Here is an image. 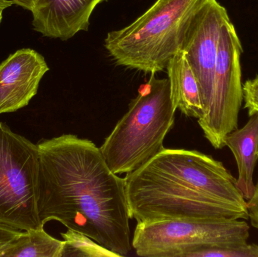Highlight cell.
Listing matches in <instances>:
<instances>
[{
	"instance_id": "6da1fadb",
	"label": "cell",
	"mask_w": 258,
	"mask_h": 257,
	"mask_svg": "<svg viewBox=\"0 0 258 257\" xmlns=\"http://www.w3.org/2000/svg\"><path fill=\"white\" fill-rule=\"evenodd\" d=\"M37 145L42 224L56 220L128 256L133 248L125 178L110 170L92 140L68 134Z\"/></svg>"
},
{
	"instance_id": "7a4b0ae2",
	"label": "cell",
	"mask_w": 258,
	"mask_h": 257,
	"mask_svg": "<svg viewBox=\"0 0 258 257\" xmlns=\"http://www.w3.org/2000/svg\"><path fill=\"white\" fill-rule=\"evenodd\" d=\"M131 219L248 220L247 202L223 163L197 150L164 148L125 178Z\"/></svg>"
},
{
	"instance_id": "3957f363",
	"label": "cell",
	"mask_w": 258,
	"mask_h": 257,
	"mask_svg": "<svg viewBox=\"0 0 258 257\" xmlns=\"http://www.w3.org/2000/svg\"><path fill=\"white\" fill-rule=\"evenodd\" d=\"M175 112L169 80L150 74L100 147L110 170L116 175L132 173L161 152L174 127Z\"/></svg>"
},
{
	"instance_id": "277c9868",
	"label": "cell",
	"mask_w": 258,
	"mask_h": 257,
	"mask_svg": "<svg viewBox=\"0 0 258 257\" xmlns=\"http://www.w3.org/2000/svg\"><path fill=\"white\" fill-rule=\"evenodd\" d=\"M206 0H156L134 22L107 33L104 47L119 66L147 74L166 69L188 24Z\"/></svg>"
},
{
	"instance_id": "5b68a950",
	"label": "cell",
	"mask_w": 258,
	"mask_h": 257,
	"mask_svg": "<svg viewBox=\"0 0 258 257\" xmlns=\"http://www.w3.org/2000/svg\"><path fill=\"white\" fill-rule=\"evenodd\" d=\"M37 144L0 122V224L20 231L45 226L38 211Z\"/></svg>"
},
{
	"instance_id": "8992f818",
	"label": "cell",
	"mask_w": 258,
	"mask_h": 257,
	"mask_svg": "<svg viewBox=\"0 0 258 257\" xmlns=\"http://www.w3.org/2000/svg\"><path fill=\"white\" fill-rule=\"evenodd\" d=\"M249 226L227 219H178L140 222L132 238V248L141 257H187L203 246L247 242Z\"/></svg>"
},
{
	"instance_id": "52a82bcc",
	"label": "cell",
	"mask_w": 258,
	"mask_h": 257,
	"mask_svg": "<svg viewBox=\"0 0 258 257\" xmlns=\"http://www.w3.org/2000/svg\"><path fill=\"white\" fill-rule=\"evenodd\" d=\"M242 44L234 25L229 21L220 36L212 92L198 124L215 149L225 146L227 134L238 129L239 113L243 101L241 54Z\"/></svg>"
},
{
	"instance_id": "ba28073f",
	"label": "cell",
	"mask_w": 258,
	"mask_h": 257,
	"mask_svg": "<svg viewBox=\"0 0 258 257\" xmlns=\"http://www.w3.org/2000/svg\"><path fill=\"white\" fill-rule=\"evenodd\" d=\"M229 21L224 6L217 0H206L191 18L182 38L180 48L184 51L198 81L203 113L210 99L220 36Z\"/></svg>"
},
{
	"instance_id": "9c48e42d",
	"label": "cell",
	"mask_w": 258,
	"mask_h": 257,
	"mask_svg": "<svg viewBox=\"0 0 258 257\" xmlns=\"http://www.w3.org/2000/svg\"><path fill=\"white\" fill-rule=\"evenodd\" d=\"M48 70L43 56L31 48L9 55L0 64V115L27 107Z\"/></svg>"
},
{
	"instance_id": "30bf717a",
	"label": "cell",
	"mask_w": 258,
	"mask_h": 257,
	"mask_svg": "<svg viewBox=\"0 0 258 257\" xmlns=\"http://www.w3.org/2000/svg\"><path fill=\"white\" fill-rule=\"evenodd\" d=\"M106 0H36L31 11L33 29L43 36L68 40L87 31L91 15Z\"/></svg>"
},
{
	"instance_id": "8fae6325",
	"label": "cell",
	"mask_w": 258,
	"mask_h": 257,
	"mask_svg": "<svg viewBox=\"0 0 258 257\" xmlns=\"http://www.w3.org/2000/svg\"><path fill=\"white\" fill-rule=\"evenodd\" d=\"M224 145L232 151L237 163V188L248 200L255 189L253 176L258 158V114L250 116L243 128L227 134Z\"/></svg>"
},
{
	"instance_id": "7c38bea8",
	"label": "cell",
	"mask_w": 258,
	"mask_h": 257,
	"mask_svg": "<svg viewBox=\"0 0 258 257\" xmlns=\"http://www.w3.org/2000/svg\"><path fill=\"white\" fill-rule=\"evenodd\" d=\"M166 69L174 110L188 117L201 119L203 105L200 87L183 50L180 48L171 57Z\"/></svg>"
},
{
	"instance_id": "4fadbf2b",
	"label": "cell",
	"mask_w": 258,
	"mask_h": 257,
	"mask_svg": "<svg viewBox=\"0 0 258 257\" xmlns=\"http://www.w3.org/2000/svg\"><path fill=\"white\" fill-rule=\"evenodd\" d=\"M44 226L23 231L3 257H61L64 241L51 236Z\"/></svg>"
},
{
	"instance_id": "5bb4252c",
	"label": "cell",
	"mask_w": 258,
	"mask_h": 257,
	"mask_svg": "<svg viewBox=\"0 0 258 257\" xmlns=\"http://www.w3.org/2000/svg\"><path fill=\"white\" fill-rule=\"evenodd\" d=\"M60 235L64 241L61 257H121L81 232L68 229Z\"/></svg>"
},
{
	"instance_id": "9a60e30c",
	"label": "cell",
	"mask_w": 258,
	"mask_h": 257,
	"mask_svg": "<svg viewBox=\"0 0 258 257\" xmlns=\"http://www.w3.org/2000/svg\"><path fill=\"white\" fill-rule=\"evenodd\" d=\"M187 257H258V245L248 241L210 244L196 249Z\"/></svg>"
},
{
	"instance_id": "2e32d148",
	"label": "cell",
	"mask_w": 258,
	"mask_h": 257,
	"mask_svg": "<svg viewBox=\"0 0 258 257\" xmlns=\"http://www.w3.org/2000/svg\"><path fill=\"white\" fill-rule=\"evenodd\" d=\"M245 107L248 116L258 114V75L254 79L248 80L242 85Z\"/></svg>"
},
{
	"instance_id": "e0dca14e",
	"label": "cell",
	"mask_w": 258,
	"mask_h": 257,
	"mask_svg": "<svg viewBox=\"0 0 258 257\" xmlns=\"http://www.w3.org/2000/svg\"><path fill=\"white\" fill-rule=\"evenodd\" d=\"M22 232L0 224V257L4 256L5 252Z\"/></svg>"
},
{
	"instance_id": "ac0fdd59",
	"label": "cell",
	"mask_w": 258,
	"mask_h": 257,
	"mask_svg": "<svg viewBox=\"0 0 258 257\" xmlns=\"http://www.w3.org/2000/svg\"><path fill=\"white\" fill-rule=\"evenodd\" d=\"M248 219L251 225L258 229V181L255 185L254 194L247 201Z\"/></svg>"
},
{
	"instance_id": "d6986e66",
	"label": "cell",
	"mask_w": 258,
	"mask_h": 257,
	"mask_svg": "<svg viewBox=\"0 0 258 257\" xmlns=\"http://www.w3.org/2000/svg\"><path fill=\"white\" fill-rule=\"evenodd\" d=\"M14 3L10 0H0V7L4 8L5 9L13 6Z\"/></svg>"
},
{
	"instance_id": "ffe728a7",
	"label": "cell",
	"mask_w": 258,
	"mask_h": 257,
	"mask_svg": "<svg viewBox=\"0 0 258 257\" xmlns=\"http://www.w3.org/2000/svg\"><path fill=\"white\" fill-rule=\"evenodd\" d=\"M6 10L4 8L0 7V24H1L2 21H3V12Z\"/></svg>"
}]
</instances>
